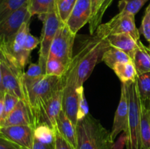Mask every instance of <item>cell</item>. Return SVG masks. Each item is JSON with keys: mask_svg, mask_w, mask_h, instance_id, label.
I'll list each match as a JSON object with an SVG mask.
<instances>
[{"mask_svg": "<svg viewBox=\"0 0 150 149\" xmlns=\"http://www.w3.org/2000/svg\"><path fill=\"white\" fill-rule=\"evenodd\" d=\"M22 86L32 127L40 124V115L46 102L62 83V77L44 74L36 78L22 76Z\"/></svg>", "mask_w": 150, "mask_h": 149, "instance_id": "cell-1", "label": "cell"}, {"mask_svg": "<svg viewBox=\"0 0 150 149\" xmlns=\"http://www.w3.org/2000/svg\"><path fill=\"white\" fill-rule=\"evenodd\" d=\"M76 128V149H113L111 132L89 113L78 121Z\"/></svg>", "mask_w": 150, "mask_h": 149, "instance_id": "cell-2", "label": "cell"}, {"mask_svg": "<svg viewBox=\"0 0 150 149\" xmlns=\"http://www.w3.org/2000/svg\"><path fill=\"white\" fill-rule=\"evenodd\" d=\"M110 47L105 39L97 34L91 35L81 44L76 53L79 63L76 69L77 88L83 86V83L89 78L94 68L100 61H102L104 52Z\"/></svg>", "mask_w": 150, "mask_h": 149, "instance_id": "cell-3", "label": "cell"}, {"mask_svg": "<svg viewBox=\"0 0 150 149\" xmlns=\"http://www.w3.org/2000/svg\"><path fill=\"white\" fill-rule=\"evenodd\" d=\"M128 103V124L126 135L127 149H142L141 115L142 101L139 96L136 81L124 83Z\"/></svg>", "mask_w": 150, "mask_h": 149, "instance_id": "cell-4", "label": "cell"}, {"mask_svg": "<svg viewBox=\"0 0 150 149\" xmlns=\"http://www.w3.org/2000/svg\"><path fill=\"white\" fill-rule=\"evenodd\" d=\"M79 58L77 55L73 57L67 67L63 80L62 110L73 124L77 122L78 112V88L76 85V69Z\"/></svg>", "mask_w": 150, "mask_h": 149, "instance_id": "cell-5", "label": "cell"}, {"mask_svg": "<svg viewBox=\"0 0 150 149\" xmlns=\"http://www.w3.org/2000/svg\"><path fill=\"white\" fill-rule=\"evenodd\" d=\"M95 34L102 39L112 34H129L136 40H140V33L135 23V15L122 12L107 23L100 25Z\"/></svg>", "mask_w": 150, "mask_h": 149, "instance_id": "cell-6", "label": "cell"}, {"mask_svg": "<svg viewBox=\"0 0 150 149\" xmlns=\"http://www.w3.org/2000/svg\"><path fill=\"white\" fill-rule=\"evenodd\" d=\"M76 34L63 23L56 33L51 43L48 58H57L68 66L73 58V48Z\"/></svg>", "mask_w": 150, "mask_h": 149, "instance_id": "cell-7", "label": "cell"}, {"mask_svg": "<svg viewBox=\"0 0 150 149\" xmlns=\"http://www.w3.org/2000/svg\"><path fill=\"white\" fill-rule=\"evenodd\" d=\"M43 22L40 37V47L39 51V61L42 68L45 70L47 60L48 58L50 48L55 37L56 33L62 22L60 20L57 9L44 15L39 16Z\"/></svg>", "mask_w": 150, "mask_h": 149, "instance_id": "cell-8", "label": "cell"}, {"mask_svg": "<svg viewBox=\"0 0 150 149\" xmlns=\"http://www.w3.org/2000/svg\"><path fill=\"white\" fill-rule=\"evenodd\" d=\"M31 17L27 2L0 23V49L11 41L21 25L29 21Z\"/></svg>", "mask_w": 150, "mask_h": 149, "instance_id": "cell-9", "label": "cell"}, {"mask_svg": "<svg viewBox=\"0 0 150 149\" xmlns=\"http://www.w3.org/2000/svg\"><path fill=\"white\" fill-rule=\"evenodd\" d=\"M90 0H76V4L67 18L65 24L72 33L76 35L79 30L90 20Z\"/></svg>", "mask_w": 150, "mask_h": 149, "instance_id": "cell-10", "label": "cell"}, {"mask_svg": "<svg viewBox=\"0 0 150 149\" xmlns=\"http://www.w3.org/2000/svg\"><path fill=\"white\" fill-rule=\"evenodd\" d=\"M0 133L25 149H32L34 128L30 125H18L0 128Z\"/></svg>", "mask_w": 150, "mask_h": 149, "instance_id": "cell-11", "label": "cell"}, {"mask_svg": "<svg viewBox=\"0 0 150 149\" xmlns=\"http://www.w3.org/2000/svg\"><path fill=\"white\" fill-rule=\"evenodd\" d=\"M62 83L57 89L54 96L46 102L40 115V124L45 123L57 130V118L59 114L62 110Z\"/></svg>", "mask_w": 150, "mask_h": 149, "instance_id": "cell-12", "label": "cell"}, {"mask_svg": "<svg viewBox=\"0 0 150 149\" xmlns=\"http://www.w3.org/2000/svg\"><path fill=\"white\" fill-rule=\"evenodd\" d=\"M127 124H128V103H127V95H126L125 86L124 83H122L120 100L114 115V123L111 131V135L113 140H114V139L121 131H123L124 133L127 131Z\"/></svg>", "mask_w": 150, "mask_h": 149, "instance_id": "cell-13", "label": "cell"}, {"mask_svg": "<svg viewBox=\"0 0 150 149\" xmlns=\"http://www.w3.org/2000/svg\"><path fill=\"white\" fill-rule=\"evenodd\" d=\"M1 64L3 77V86H4L5 93L14 95L19 99L24 102L25 97L23 91V86H22V77L17 75L7 65L2 63Z\"/></svg>", "mask_w": 150, "mask_h": 149, "instance_id": "cell-14", "label": "cell"}, {"mask_svg": "<svg viewBox=\"0 0 150 149\" xmlns=\"http://www.w3.org/2000/svg\"><path fill=\"white\" fill-rule=\"evenodd\" d=\"M105 40L111 47L120 49L133 58L135 51L139 47V41L136 40L129 34H117L106 37Z\"/></svg>", "mask_w": 150, "mask_h": 149, "instance_id": "cell-15", "label": "cell"}, {"mask_svg": "<svg viewBox=\"0 0 150 149\" xmlns=\"http://www.w3.org/2000/svg\"><path fill=\"white\" fill-rule=\"evenodd\" d=\"M114 0H90L91 13L89 29L91 35L95 34L98 26L101 24L103 17Z\"/></svg>", "mask_w": 150, "mask_h": 149, "instance_id": "cell-16", "label": "cell"}, {"mask_svg": "<svg viewBox=\"0 0 150 149\" xmlns=\"http://www.w3.org/2000/svg\"><path fill=\"white\" fill-rule=\"evenodd\" d=\"M57 130L75 149H76L77 139L76 126L63 110L60 112L57 118Z\"/></svg>", "mask_w": 150, "mask_h": 149, "instance_id": "cell-17", "label": "cell"}, {"mask_svg": "<svg viewBox=\"0 0 150 149\" xmlns=\"http://www.w3.org/2000/svg\"><path fill=\"white\" fill-rule=\"evenodd\" d=\"M18 125L32 126L26 103L21 99L18 102L14 110L5 118L1 127Z\"/></svg>", "mask_w": 150, "mask_h": 149, "instance_id": "cell-18", "label": "cell"}, {"mask_svg": "<svg viewBox=\"0 0 150 149\" xmlns=\"http://www.w3.org/2000/svg\"><path fill=\"white\" fill-rule=\"evenodd\" d=\"M138 75L150 72V49L141 41L132 58Z\"/></svg>", "mask_w": 150, "mask_h": 149, "instance_id": "cell-19", "label": "cell"}, {"mask_svg": "<svg viewBox=\"0 0 150 149\" xmlns=\"http://www.w3.org/2000/svg\"><path fill=\"white\" fill-rule=\"evenodd\" d=\"M130 61L133 60L128 54L121 50L111 46L104 52L102 56V61H103L111 70H113L117 64Z\"/></svg>", "mask_w": 150, "mask_h": 149, "instance_id": "cell-20", "label": "cell"}, {"mask_svg": "<svg viewBox=\"0 0 150 149\" xmlns=\"http://www.w3.org/2000/svg\"><path fill=\"white\" fill-rule=\"evenodd\" d=\"M113 70L121 80L122 83L135 82L137 80V71L133 61L117 64L113 68Z\"/></svg>", "mask_w": 150, "mask_h": 149, "instance_id": "cell-21", "label": "cell"}, {"mask_svg": "<svg viewBox=\"0 0 150 149\" xmlns=\"http://www.w3.org/2000/svg\"><path fill=\"white\" fill-rule=\"evenodd\" d=\"M141 140L142 149H150V113L146 104H142L141 115Z\"/></svg>", "mask_w": 150, "mask_h": 149, "instance_id": "cell-22", "label": "cell"}, {"mask_svg": "<svg viewBox=\"0 0 150 149\" xmlns=\"http://www.w3.org/2000/svg\"><path fill=\"white\" fill-rule=\"evenodd\" d=\"M28 8L31 16H41L57 9L56 0H29Z\"/></svg>", "mask_w": 150, "mask_h": 149, "instance_id": "cell-23", "label": "cell"}, {"mask_svg": "<svg viewBox=\"0 0 150 149\" xmlns=\"http://www.w3.org/2000/svg\"><path fill=\"white\" fill-rule=\"evenodd\" d=\"M34 137L44 144L54 145L56 130L48 124L42 123L34 129Z\"/></svg>", "mask_w": 150, "mask_h": 149, "instance_id": "cell-24", "label": "cell"}, {"mask_svg": "<svg viewBox=\"0 0 150 149\" xmlns=\"http://www.w3.org/2000/svg\"><path fill=\"white\" fill-rule=\"evenodd\" d=\"M29 0H0V23L28 2Z\"/></svg>", "mask_w": 150, "mask_h": 149, "instance_id": "cell-25", "label": "cell"}, {"mask_svg": "<svg viewBox=\"0 0 150 149\" xmlns=\"http://www.w3.org/2000/svg\"><path fill=\"white\" fill-rule=\"evenodd\" d=\"M138 91L142 102L150 100V72L139 74L136 80Z\"/></svg>", "mask_w": 150, "mask_h": 149, "instance_id": "cell-26", "label": "cell"}, {"mask_svg": "<svg viewBox=\"0 0 150 149\" xmlns=\"http://www.w3.org/2000/svg\"><path fill=\"white\" fill-rule=\"evenodd\" d=\"M149 0H120L118 7L120 12L130 13L136 15L138 12Z\"/></svg>", "mask_w": 150, "mask_h": 149, "instance_id": "cell-27", "label": "cell"}, {"mask_svg": "<svg viewBox=\"0 0 150 149\" xmlns=\"http://www.w3.org/2000/svg\"><path fill=\"white\" fill-rule=\"evenodd\" d=\"M68 66L63 64L57 58H48L45 66V74L57 77H62Z\"/></svg>", "mask_w": 150, "mask_h": 149, "instance_id": "cell-28", "label": "cell"}, {"mask_svg": "<svg viewBox=\"0 0 150 149\" xmlns=\"http://www.w3.org/2000/svg\"><path fill=\"white\" fill-rule=\"evenodd\" d=\"M76 2V0H56L57 13L62 23L67 21Z\"/></svg>", "mask_w": 150, "mask_h": 149, "instance_id": "cell-29", "label": "cell"}, {"mask_svg": "<svg viewBox=\"0 0 150 149\" xmlns=\"http://www.w3.org/2000/svg\"><path fill=\"white\" fill-rule=\"evenodd\" d=\"M78 121L84 118L89 114V106L84 94L83 86L78 88Z\"/></svg>", "mask_w": 150, "mask_h": 149, "instance_id": "cell-30", "label": "cell"}, {"mask_svg": "<svg viewBox=\"0 0 150 149\" xmlns=\"http://www.w3.org/2000/svg\"><path fill=\"white\" fill-rule=\"evenodd\" d=\"M139 33L142 34L149 43L148 48L150 49V3L145 10L144 15L142 21Z\"/></svg>", "mask_w": 150, "mask_h": 149, "instance_id": "cell-31", "label": "cell"}, {"mask_svg": "<svg viewBox=\"0 0 150 149\" xmlns=\"http://www.w3.org/2000/svg\"><path fill=\"white\" fill-rule=\"evenodd\" d=\"M20 99L14 95L9 93H5L4 95V120L8 116L9 114L14 110L18 102ZM4 124V123H3Z\"/></svg>", "mask_w": 150, "mask_h": 149, "instance_id": "cell-32", "label": "cell"}, {"mask_svg": "<svg viewBox=\"0 0 150 149\" xmlns=\"http://www.w3.org/2000/svg\"><path fill=\"white\" fill-rule=\"evenodd\" d=\"M45 74V70L40 64L31 63L26 72H23V75L26 77L36 78Z\"/></svg>", "mask_w": 150, "mask_h": 149, "instance_id": "cell-33", "label": "cell"}, {"mask_svg": "<svg viewBox=\"0 0 150 149\" xmlns=\"http://www.w3.org/2000/svg\"><path fill=\"white\" fill-rule=\"evenodd\" d=\"M54 149H75L69 142H67L57 130H56V139Z\"/></svg>", "mask_w": 150, "mask_h": 149, "instance_id": "cell-34", "label": "cell"}, {"mask_svg": "<svg viewBox=\"0 0 150 149\" xmlns=\"http://www.w3.org/2000/svg\"><path fill=\"white\" fill-rule=\"evenodd\" d=\"M40 43V39L29 33V34L26 37V40H25L23 48L26 51H29L31 53V51L35 49Z\"/></svg>", "mask_w": 150, "mask_h": 149, "instance_id": "cell-35", "label": "cell"}, {"mask_svg": "<svg viewBox=\"0 0 150 149\" xmlns=\"http://www.w3.org/2000/svg\"><path fill=\"white\" fill-rule=\"evenodd\" d=\"M0 149H25L0 133Z\"/></svg>", "mask_w": 150, "mask_h": 149, "instance_id": "cell-36", "label": "cell"}, {"mask_svg": "<svg viewBox=\"0 0 150 149\" xmlns=\"http://www.w3.org/2000/svg\"><path fill=\"white\" fill-rule=\"evenodd\" d=\"M32 149H54V145L44 144V143L39 142L34 137L33 145H32Z\"/></svg>", "mask_w": 150, "mask_h": 149, "instance_id": "cell-37", "label": "cell"}, {"mask_svg": "<svg viewBox=\"0 0 150 149\" xmlns=\"http://www.w3.org/2000/svg\"><path fill=\"white\" fill-rule=\"evenodd\" d=\"M4 121V97L0 99V128L2 127Z\"/></svg>", "mask_w": 150, "mask_h": 149, "instance_id": "cell-38", "label": "cell"}, {"mask_svg": "<svg viewBox=\"0 0 150 149\" xmlns=\"http://www.w3.org/2000/svg\"><path fill=\"white\" fill-rule=\"evenodd\" d=\"M5 93L4 86H3V77H2V71H1V64L0 62V97H4V95Z\"/></svg>", "mask_w": 150, "mask_h": 149, "instance_id": "cell-39", "label": "cell"}, {"mask_svg": "<svg viewBox=\"0 0 150 149\" xmlns=\"http://www.w3.org/2000/svg\"><path fill=\"white\" fill-rule=\"evenodd\" d=\"M0 62L2 63V64H6V65H7L9 67H10V64H9L8 61H7L5 55H4V53L1 51V49H0Z\"/></svg>", "mask_w": 150, "mask_h": 149, "instance_id": "cell-40", "label": "cell"}, {"mask_svg": "<svg viewBox=\"0 0 150 149\" xmlns=\"http://www.w3.org/2000/svg\"><path fill=\"white\" fill-rule=\"evenodd\" d=\"M148 108H149V113H150V100H149V105H148Z\"/></svg>", "mask_w": 150, "mask_h": 149, "instance_id": "cell-41", "label": "cell"}, {"mask_svg": "<svg viewBox=\"0 0 150 149\" xmlns=\"http://www.w3.org/2000/svg\"><path fill=\"white\" fill-rule=\"evenodd\" d=\"M0 99H1V97H0Z\"/></svg>", "mask_w": 150, "mask_h": 149, "instance_id": "cell-42", "label": "cell"}]
</instances>
